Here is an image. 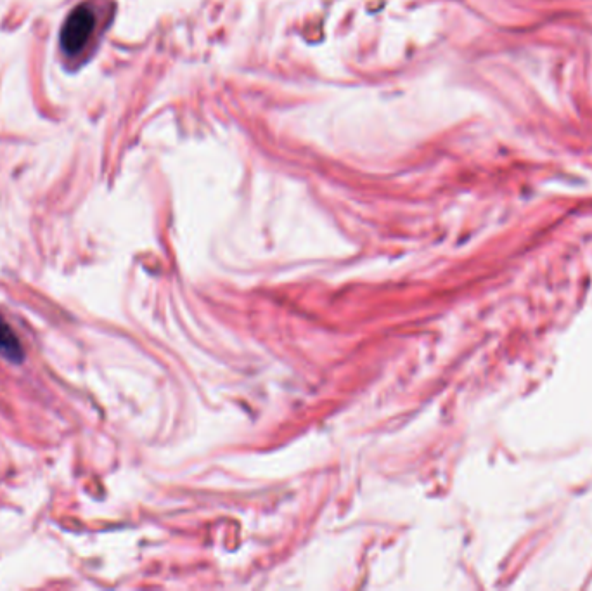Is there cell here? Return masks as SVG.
I'll return each mask as SVG.
<instances>
[{
    "mask_svg": "<svg viewBox=\"0 0 592 591\" xmlns=\"http://www.w3.org/2000/svg\"><path fill=\"white\" fill-rule=\"evenodd\" d=\"M94 28H96V13L92 11V7L87 6V4L75 7L68 14L65 25L61 28V47H63V51L70 54V56L78 54L89 44Z\"/></svg>",
    "mask_w": 592,
    "mask_h": 591,
    "instance_id": "cell-1",
    "label": "cell"
},
{
    "mask_svg": "<svg viewBox=\"0 0 592 591\" xmlns=\"http://www.w3.org/2000/svg\"><path fill=\"white\" fill-rule=\"evenodd\" d=\"M0 358L7 359L9 363L20 364L25 359V351L20 338L13 332V328L7 325L6 319L0 316Z\"/></svg>",
    "mask_w": 592,
    "mask_h": 591,
    "instance_id": "cell-2",
    "label": "cell"
}]
</instances>
